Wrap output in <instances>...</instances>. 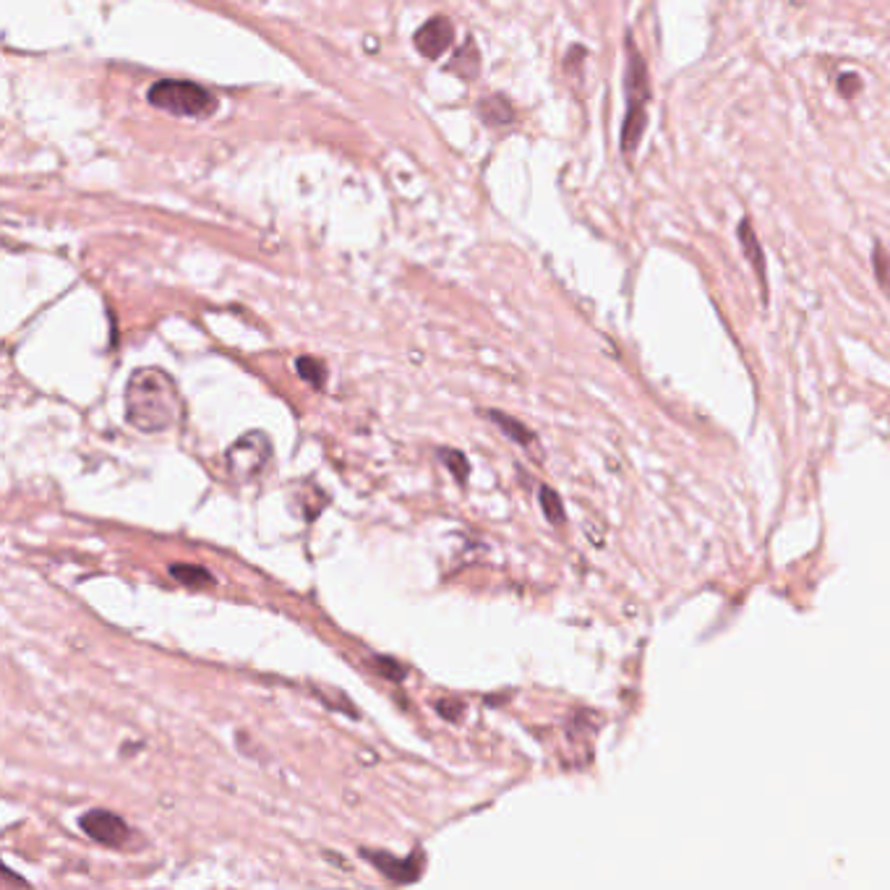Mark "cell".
Here are the masks:
<instances>
[{"label":"cell","mask_w":890,"mask_h":890,"mask_svg":"<svg viewBox=\"0 0 890 890\" xmlns=\"http://www.w3.org/2000/svg\"><path fill=\"white\" fill-rule=\"evenodd\" d=\"M478 108H481V116H483V121L489 123V126H504V123H510L512 121V104L504 100V97H489V100H483L481 104H478Z\"/></svg>","instance_id":"10"},{"label":"cell","mask_w":890,"mask_h":890,"mask_svg":"<svg viewBox=\"0 0 890 890\" xmlns=\"http://www.w3.org/2000/svg\"><path fill=\"white\" fill-rule=\"evenodd\" d=\"M627 52H630V66H627V116H624V129H622V152L632 154L640 144L642 133H646V123H648L646 104H648L650 89H648L646 61H642V56L634 50L632 42H630V48H627Z\"/></svg>","instance_id":"3"},{"label":"cell","mask_w":890,"mask_h":890,"mask_svg":"<svg viewBox=\"0 0 890 890\" xmlns=\"http://www.w3.org/2000/svg\"><path fill=\"white\" fill-rule=\"evenodd\" d=\"M489 421H493L499 426V429H502L507 437L510 439H514L518 441V444H528V441H533V433L528 431V426H522L518 418H512V416H507V413H499V410H489Z\"/></svg>","instance_id":"11"},{"label":"cell","mask_w":890,"mask_h":890,"mask_svg":"<svg viewBox=\"0 0 890 890\" xmlns=\"http://www.w3.org/2000/svg\"><path fill=\"white\" fill-rule=\"evenodd\" d=\"M541 507H543V514L551 522H562L564 520V507H562V502H559V497L551 489H541Z\"/></svg>","instance_id":"14"},{"label":"cell","mask_w":890,"mask_h":890,"mask_svg":"<svg viewBox=\"0 0 890 890\" xmlns=\"http://www.w3.org/2000/svg\"><path fill=\"white\" fill-rule=\"evenodd\" d=\"M269 454H272V441H269L267 433L251 431L246 433L230 447L226 454L228 462V473L236 478V481H251L253 476H259V470L267 466Z\"/></svg>","instance_id":"4"},{"label":"cell","mask_w":890,"mask_h":890,"mask_svg":"<svg viewBox=\"0 0 890 890\" xmlns=\"http://www.w3.org/2000/svg\"><path fill=\"white\" fill-rule=\"evenodd\" d=\"M859 84H862V81H859L857 73H847V77L839 79V92L843 97H854L859 92Z\"/></svg>","instance_id":"16"},{"label":"cell","mask_w":890,"mask_h":890,"mask_svg":"<svg viewBox=\"0 0 890 890\" xmlns=\"http://www.w3.org/2000/svg\"><path fill=\"white\" fill-rule=\"evenodd\" d=\"M439 460L444 462L447 468L452 470V476L458 478V481L466 483L468 481V473H470V462L462 452L458 450H439Z\"/></svg>","instance_id":"13"},{"label":"cell","mask_w":890,"mask_h":890,"mask_svg":"<svg viewBox=\"0 0 890 890\" xmlns=\"http://www.w3.org/2000/svg\"><path fill=\"white\" fill-rule=\"evenodd\" d=\"M79 826L89 836V839H94L97 843H104V847H113V849L126 847V841H129V836H131L126 820L108 810H89L84 818L79 820Z\"/></svg>","instance_id":"5"},{"label":"cell","mask_w":890,"mask_h":890,"mask_svg":"<svg viewBox=\"0 0 890 890\" xmlns=\"http://www.w3.org/2000/svg\"><path fill=\"white\" fill-rule=\"evenodd\" d=\"M452 40H454V27L447 17H433L416 32V48L423 58H429V61H437L441 52L450 50Z\"/></svg>","instance_id":"7"},{"label":"cell","mask_w":890,"mask_h":890,"mask_svg":"<svg viewBox=\"0 0 890 890\" xmlns=\"http://www.w3.org/2000/svg\"><path fill=\"white\" fill-rule=\"evenodd\" d=\"M170 574L181 582L186 588H209L214 586V574L204 570V567L197 564H173L170 567Z\"/></svg>","instance_id":"9"},{"label":"cell","mask_w":890,"mask_h":890,"mask_svg":"<svg viewBox=\"0 0 890 890\" xmlns=\"http://www.w3.org/2000/svg\"><path fill=\"white\" fill-rule=\"evenodd\" d=\"M384 661H387V658H377V669H379L384 677L392 679V682H400V679L406 677V669H402V666H398V663L387 666Z\"/></svg>","instance_id":"15"},{"label":"cell","mask_w":890,"mask_h":890,"mask_svg":"<svg viewBox=\"0 0 890 890\" xmlns=\"http://www.w3.org/2000/svg\"><path fill=\"white\" fill-rule=\"evenodd\" d=\"M739 241H742L744 257L750 259V264L754 267V272H758L760 282H762V290H766V257H762L760 241H758V238H754V230H752V226H750V220H742V222H739Z\"/></svg>","instance_id":"8"},{"label":"cell","mask_w":890,"mask_h":890,"mask_svg":"<svg viewBox=\"0 0 890 890\" xmlns=\"http://www.w3.org/2000/svg\"><path fill=\"white\" fill-rule=\"evenodd\" d=\"M296 369H298V373H301V379L309 381L313 389H321L327 384V369H324V363L317 361V358H311V356L298 358Z\"/></svg>","instance_id":"12"},{"label":"cell","mask_w":890,"mask_h":890,"mask_svg":"<svg viewBox=\"0 0 890 890\" xmlns=\"http://www.w3.org/2000/svg\"><path fill=\"white\" fill-rule=\"evenodd\" d=\"M147 100L152 102V108L181 118H204L212 116L217 108V100L204 87L183 79L157 81V84L149 89Z\"/></svg>","instance_id":"2"},{"label":"cell","mask_w":890,"mask_h":890,"mask_svg":"<svg viewBox=\"0 0 890 890\" xmlns=\"http://www.w3.org/2000/svg\"><path fill=\"white\" fill-rule=\"evenodd\" d=\"M361 854H363V859H369V862L377 867L384 878H389L392 882H400V886L416 882L423 874V864H426L423 851H413V854L406 859L387 854V851H369V849H363Z\"/></svg>","instance_id":"6"},{"label":"cell","mask_w":890,"mask_h":890,"mask_svg":"<svg viewBox=\"0 0 890 890\" xmlns=\"http://www.w3.org/2000/svg\"><path fill=\"white\" fill-rule=\"evenodd\" d=\"M183 402L170 373L137 369L126 387V421L144 433H162L181 421Z\"/></svg>","instance_id":"1"}]
</instances>
